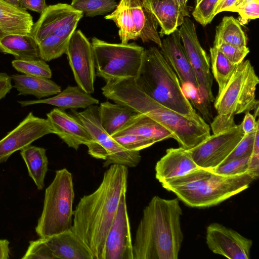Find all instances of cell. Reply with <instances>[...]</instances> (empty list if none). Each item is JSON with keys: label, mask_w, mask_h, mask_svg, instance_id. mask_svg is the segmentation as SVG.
<instances>
[{"label": "cell", "mask_w": 259, "mask_h": 259, "mask_svg": "<svg viewBox=\"0 0 259 259\" xmlns=\"http://www.w3.org/2000/svg\"><path fill=\"white\" fill-rule=\"evenodd\" d=\"M127 168L110 165L98 188L81 197L73 211L71 228L89 248L93 259H103L106 237L120 197L126 193Z\"/></svg>", "instance_id": "obj_1"}, {"label": "cell", "mask_w": 259, "mask_h": 259, "mask_svg": "<svg viewBox=\"0 0 259 259\" xmlns=\"http://www.w3.org/2000/svg\"><path fill=\"white\" fill-rule=\"evenodd\" d=\"M102 91L107 99L157 122L185 150L192 149L210 136V127L198 114L185 115L161 105L140 90L134 78L107 81Z\"/></svg>", "instance_id": "obj_2"}, {"label": "cell", "mask_w": 259, "mask_h": 259, "mask_svg": "<svg viewBox=\"0 0 259 259\" xmlns=\"http://www.w3.org/2000/svg\"><path fill=\"white\" fill-rule=\"evenodd\" d=\"M182 213L178 198L153 196L137 227L134 259H177L183 240Z\"/></svg>", "instance_id": "obj_3"}, {"label": "cell", "mask_w": 259, "mask_h": 259, "mask_svg": "<svg viewBox=\"0 0 259 259\" xmlns=\"http://www.w3.org/2000/svg\"><path fill=\"white\" fill-rule=\"evenodd\" d=\"M253 178L247 172L234 176L218 174L199 167L187 174L165 180L162 186L186 205L196 208L217 205L247 189Z\"/></svg>", "instance_id": "obj_4"}, {"label": "cell", "mask_w": 259, "mask_h": 259, "mask_svg": "<svg viewBox=\"0 0 259 259\" xmlns=\"http://www.w3.org/2000/svg\"><path fill=\"white\" fill-rule=\"evenodd\" d=\"M134 81L140 90L161 105L183 115L197 114L183 93L176 74L156 47L145 49Z\"/></svg>", "instance_id": "obj_5"}, {"label": "cell", "mask_w": 259, "mask_h": 259, "mask_svg": "<svg viewBox=\"0 0 259 259\" xmlns=\"http://www.w3.org/2000/svg\"><path fill=\"white\" fill-rule=\"evenodd\" d=\"M74 196L71 173L66 168L56 170L45 190L42 212L35 228L39 238L46 239L71 228Z\"/></svg>", "instance_id": "obj_6"}, {"label": "cell", "mask_w": 259, "mask_h": 259, "mask_svg": "<svg viewBox=\"0 0 259 259\" xmlns=\"http://www.w3.org/2000/svg\"><path fill=\"white\" fill-rule=\"evenodd\" d=\"M91 44L98 76L106 81L137 77L142 64L143 47L135 43H109L95 37Z\"/></svg>", "instance_id": "obj_7"}, {"label": "cell", "mask_w": 259, "mask_h": 259, "mask_svg": "<svg viewBox=\"0 0 259 259\" xmlns=\"http://www.w3.org/2000/svg\"><path fill=\"white\" fill-rule=\"evenodd\" d=\"M259 83L253 66L249 60L238 64L227 84L214 100L218 114L233 117L254 110L258 115V101L255 91Z\"/></svg>", "instance_id": "obj_8"}, {"label": "cell", "mask_w": 259, "mask_h": 259, "mask_svg": "<svg viewBox=\"0 0 259 259\" xmlns=\"http://www.w3.org/2000/svg\"><path fill=\"white\" fill-rule=\"evenodd\" d=\"M72 112L96 143L89 154L95 158L104 160L103 167L120 164L134 167L138 165L141 159L140 151L126 149L103 129L99 121L98 106L92 105L83 111Z\"/></svg>", "instance_id": "obj_9"}, {"label": "cell", "mask_w": 259, "mask_h": 259, "mask_svg": "<svg viewBox=\"0 0 259 259\" xmlns=\"http://www.w3.org/2000/svg\"><path fill=\"white\" fill-rule=\"evenodd\" d=\"M83 16L70 5L59 3L48 6L33 24L29 34L37 44L50 35L69 40Z\"/></svg>", "instance_id": "obj_10"}, {"label": "cell", "mask_w": 259, "mask_h": 259, "mask_svg": "<svg viewBox=\"0 0 259 259\" xmlns=\"http://www.w3.org/2000/svg\"><path fill=\"white\" fill-rule=\"evenodd\" d=\"M244 136L241 124L236 125L228 130L213 134L189 151L198 167L212 169L222 164Z\"/></svg>", "instance_id": "obj_11"}, {"label": "cell", "mask_w": 259, "mask_h": 259, "mask_svg": "<svg viewBox=\"0 0 259 259\" xmlns=\"http://www.w3.org/2000/svg\"><path fill=\"white\" fill-rule=\"evenodd\" d=\"M179 30L199 89L206 99L210 102H213V78L210 71V58L200 44L195 24L188 17H186Z\"/></svg>", "instance_id": "obj_12"}, {"label": "cell", "mask_w": 259, "mask_h": 259, "mask_svg": "<svg viewBox=\"0 0 259 259\" xmlns=\"http://www.w3.org/2000/svg\"><path fill=\"white\" fill-rule=\"evenodd\" d=\"M65 54L77 85L88 94L93 93L96 72L93 47L80 30L70 37Z\"/></svg>", "instance_id": "obj_13"}, {"label": "cell", "mask_w": 259, "mask_h": 259, "mask_svg": "<svg viewBox=\"0 0 259 259\" xmlns=\"http://www.w3.org/2000/svg\"><path fill=\"white\" fill-rule=\"evenodd\" d=\"M50 134H53V131L47 118L29 112L14 130L0 140V164L6 162L15 152Z\"/></svg>", "instance_id": "obj_14"}, {"label": "cell", "mask_w": 259, "mask_h": 259, "mask_svg": "<svg viewBox=\"0 0 259 259\" xmlns=\"http://www.w3.org/2000/svg\"><path fill=\"white\" fill-rule=\"evenodd\" d=\"M103 259H134L126 193L123 194L106 237Z\"/></svg>", "instance_id": "obj_15"}, {"label": "cell", "mask_w": 259, "mask_h": 259, "mask_svg": "<svg viewBox=\"0 0 259 259\" xmlns=\"http://www.w3.org/2000/svg\"><path fill=\"white\" fill-rule=\"evenodd\" d=\"M206 243L213 253L230 259H249L252 241L237 231L213 223L206 228Z\"/></svg>", "instance_id": "obj_16"}, {"label": "cell", "mask_w": 259, "mask_h": 259, "mask_svg": "<svg viewBox=\"0 0 259 259\" xmlns=\"http://www.w3.org/2000/svg\"><path fill=\"white\" fill-rule=\"evenodd\" d=\"M53 134L58 135L69 147L77 150L81 145L88 147V153L96 143L83 125L72 116L58 108L47 114Z\"/></svg>", "instance_id": "obj_17"}, {"label": "cell", "mask_w": 259, "mask_h": 259, "mask_svg": "<svg viewBox=\"0 0 259 259\" xmlns=\"http://www.w3.org/2000/svg\"><path fill=\"white\" fill-rule=\"evenodd\" d=\"M167 36L161 40L160 52L178 76L181 85L190 84L200 89L182 44L179 29Z\"/></svg>", "instance_id": "obj_18"}, {"label": "cell", "mask_w": 259, "mask_h": 259, "mask_svg": "<svg viewBox=\"0 0 259 259\" xmlns=\"http://www.w3.org/2000/svg\"><path fill=\"white\" fill-rule=\"evenodd\" d=\"M189 150L181 147L170 148L156 163V179L160 182L185 175L199 168Z\"/></svg>", "instance_id": "obj_19"}, {"label": "cell", "mask_w": 259, "mask_h": 259, "mask_svg": "<svg viewBox=\"0 0 259 259\" xmlns=\"http://www.w3.org/2000/svg\"><path fill=\"white\" fill-rule=\"evenodd\" d=\"M45 239L56 259H93L89 248L71 228Z\"/></svg>", "instance_id": "obj_20"}, {"label": "cell", "mask_w": 259, "mask_h": 259, "mask_svg": "<svg viewBox=\"0 0 259 259\" xmlns=\"http://www.w3.org/2000/svg\"><path fill=\"white\" fill-rule=\"evenodd\" d=\"M22 107L36 104H47L64 110L67 109L87 108L99 104V100L77 86H68L55 96L44 99L18 101Z\"/></svg>", "instance_id": "obj_21"}, {"label": "cell", "mask_w": 259, "mask_h": 259, "mask_svg": "<svg viewBox=\"0 0 259 259\" xmlns=\"http://www.w3.org/2000/svg\"><path fill=\"white\" fill-rule=\"evenodd\" d=\"M33 24L26 10L0 0V38L11 34H29Z\"/></svg>", "instance_id": "obj_22"}, {"label": "cell", "mask_w": 259, "mask_h": 259, "mask_svg": "<svg viewBox=\"0 0 259 259\" xmlns=\"http://www.w3.org/2000/svg\"><path fill=\"white\" fill-rule=\"evenodd\" d=\"M160 26V35H168L181 26L184 18L175 0H141Z\"/></svg>", "instance_id": "obj_23"}, {"label": "cell", "mask_w": 259, "mask_h": 259, "mask_svg": "<svg viewBox=\"0 0 259 259\" xmlns=\"http://www.w3.org/2000/svg\"><path fill=\"white\" fill-rule=\"evenodd\" d=\"M131 134L153 140L155 143L173 138L172 134L157 122L142 113H136L112 137Z\"/></svg>", "instance_id": "obj_24"}, {"label": "cell", "mask_w": 259, "mask_h": 259, "mask_svg": "<svg viewBox=\"0 0 259 259\" xmlns=\"http://www.w3.org/2000/svg\"><path fill=\"white\" fill-rule=\"evenodd\" d=\"M132 19L143 42L152 41L160 48L161 39L157 31L158 24L153 15L143 5L141 0H127Z\"/></svg>", "instance_id": "obj_25"}, {"label": "cell", "mask_w": 259, "mask_h": 259, "mask_svg": "<svg viewBox=\"0 0 259 259\" xmlns=\"http://www.w3.org/2000/svg\"><path fill=\"white\" fill-rule=\"evenodd\" d=\"M19 95H32L38 99L55 95L61 91V87L50 78L13 74L11 76Z\"/></svg>", "instance_id": "obj_26"}, {"label": "cell", "mask_w": 259, "mask_h": 259, "mask_svg": "<svg viewBox=\"0 0 259 259\" xmlns=\"http://www.w3.org/2000/svg\"><path fill=\"white\" fill-rule=\"evenodd\" d=\"M0 51L12 55L16 60L39 59L37 44L29 34H11L0 38Z\"/></svg>", "instance_id": "obj_27"}, {"label": "cell", "mask_w": 259, "mask_h": 259, "mask_svg": "<svg viewBox=\"0 0 259 259\" xmlns=\"http://www.w3.org/2000/svg\"><path fill=\"white\" fill-rule=\"evenodd\" d=\"M136 113L130 107L109 101L98 107V116L103 129L110 135L119 130Z\"/></svg>", "instance_id": "obj_28"}, {"label": "cell", "mask_w": 259, "mask_h": 259, "mask_svg": "<svg viewBox=\"0 0 259 259\" xmlns=\"http://www.w3.org/2000/svg\"><path fill=\"white\" fill-rule=\"evenodd\" d=\"M20 155L25 162L29 177L37 189L42 190L45 187V179L48 170V159L46 149L29 145L20 150Z\"/></svg>", "instance_id": "obj_29"}, {"label": "cell", "mask_w": 259, "mask_h": 259, "mask_svg": "<svg viewBox=\"0 0 259 259\" xmlns=\"http://www.w3.org/2000/svg\"><path fill=\"white\" fill-rule=\"evenodd\" d=\"M105 19L112 20L119 28L118 35L122 44L139 38L127 0H120L115 10Z\"/></svg>", "instance_id": "obj_30"}, {"label": "cell", "mask_w": 259, "mask_h": 259, "mask_svg": "<svg viewBox=\"0 0 259 259\" xmlns=\"http://www.w3.org/2000/svg\"><path fill=\"white\" fill-rule=\"evenodd\" d=\"M214 43H224L238 47L247 46V38L238 20L225 16L215 29Z\"/></svg>", "instance_id": "obj_31"}, {"label": "cell", "mask_w": 259, "mask_h": 259, "mask_svg": "<svg viewBox=\"0 0 259 259\" xmlns=\"http://www.w3.org/2000/svg\"><path fill=\"white\" fill-rule=\"evenodd\" d=\"M211 70L220 94L225 87L238 65L232 63L215 46L209 49Z\"/></svg>", "instance_id": "obj_32"}, {"label": "cell", "mask_w": 259, "mask_h": 259, "mask_svg": "<svg viewBox=\"0 0 259 259\" xmlns=\"http://www.w3.org/2000/svg\"><path fill=\"white\" fill-rule=\"evenodd\" d=\"M69 40L50 35L37 43L39 58L50 61L65 54Z\"/></svg>", "instance_id": "obj_33"}, {"label": "cell", "mask_w": 259, "mask_h": 259, "mask_svg": "<svg viewBox=\"0 0 259 259\" xmlns=\"http://www.w3.org/2000/svg\"><path fill=\"white\" fill-rule=\"evenodd\" d=\"M70 5L87 17L105 15L116 8L115 0H71Z\"/></svg>", "instance_id": "obj_34"}, {"label": "cell", "mask_w": 259, "mask_h": 259, "mask_svg": "<svg viewBox=\"0 0 259 259\" xmlns=\"http://www.w3.org/2000/svg\"><path fill=\"white\" fill-rule=\"evenodd\" d=\"M12 66L18 72L24 74L51 78L52 73L49 65L41 59L29 60H14Z\"/></svg>", "instance_id": "obj_35"}, {"label": "cell", "mask_w": 259, "mask_h": 259, "mask_svg": "<svg viewBox=\"0 0 259 259\" xmlns=\"http://www.w3.org/2000/svg\"><path fill=\"white\" fill-rule=\"evenodd\" d=\"M181 88L186 97L203 116V119L208 122L212 119L210 102L204 96L200 89L195 88L190 84H184Z\"/></svg>", "instance_id": "obj_36"}, {"label": "cell", "mask_w": 259, "mask_h": 259, "mask_svg": "<svg viewBox=\"0 0 259 259\" xmlns=\"http://www.w3.org/2000/svg\"><path fill=\"white\" fill-rule=\"evenodd\" d=\"M221 0H201L196 4L192 15L202 26L210 23L215 17L214 10Z\"/></svg>", "instance_id": "obj_37"}, {"label": "cell", "mask_w": 259, "mask_h": 259, "mask_svg": "<svg viewBox=\"0 0 259 259\" xmlns=\"http://www.w3.org/2000/svg\"><path fill=\"white\" fill-rule=\"evenodd\" d=\"M112 138L123 147L130 151H140L155 143L150 139L131 134H123Z\"/></svg>", "instance_id": "obj_38"}, {"label": "cell", "mask_w": 259, "mask_h": 259, "mask_svg": "<svg viewBox=\"0 0 259 259\" xmlns=\"http://www.w3.org/2000/svg\"><path fill=\"white\" fill-rule=\"evenodd\" d=\"M22 259H56L45 239L29 241Z\"/></svg>", "instance_id": "obj_39"}, {"label": "cell", "mask_w": 259, "mask_h": 259, "mask_svg": "<svg viewBox=\"0 0 259 259\" xmlns=\"http://www.w3.org/2000/svg\"><path fill=\"white\" fill-rule=\"evenodd\" d=\"M256 130L250 134L244 135L233 151L222 164L232 160L249 157L253 151Z\"/></svg>", "instance_id": "obj_40"}, {"label": "cell", "mask_w": 259, "mask_h": 259, "mask_svg": "<svg viewBox=\"0 0 259 259\" xmlns=\"http://www.w3.org/2000/svg\"><path fill=\"white\" fill-rule=\"evenodd\" d=\"M249 157L236 159L226 162L211 169L213 172L224 176H234L246 172Z\"/></svg>", "instance_id": "obj_41"}, {"label": "cell", "mask_w": 259, "mask_h": 259, "mask_svg": "<svg viewBox=\"0 0 259 259\" xmlns=\"http://www.w3.org/2000/svg\"><path fill=\"white\" fill-rule=\"evenodd\" d=\"M217 47L233 64L238 65L244 61L249 53V48L246 47H238L224 43H214Z\"/></svg>", "instance_id": "obj_42"}, {"label": "cell", "mask_w": 259, "mask_h": 259, "mask_svg": "<svg viewBox=\"0 0 259 259\" xmlns=\"http://www.w3.org/2000/svg\"><path fill=\"white\" fill-rule=\"evenodd\" d=\"M236 12L240 16V24H246L249 20L259 17V0H243L237 8Z\"/></svg>", "instance_id": "obj_43"}, {"label": "cell", "mask_w": 259, "mask_h": 259, "mask_svg": "<svg viewBox=\"0 0 259 259\" xmlns=\"http://www.w3.org/2000/svg\"><path fill=\"white\" fill-rule=\"evenodd\" d=\"M236 124L234 117L217 115L210 123V127L213 134L228 130Z\"/></svg>", "instance_id": "obj_44"}, {"label": "cell", "mask_w": 259, "mask_h": 259, "mask_svg": "<svg viewBox=\"0 0 259 259\" xmlns=\"http://www.w3.org/2000/svg\"><path fill=\"white\" fill-rule=\"evenodd\" d=\"M19 7L26 11H32L41 14L48 6L46 0H18Z\"/></svg>", "instance_id": "obj_45"}, {"label": "cell", "mask_w": 259, "mask_h": 259, "mask_svg": "<svg viewBox=\"0 0 259 259\" xmlns=\"http://www.w3.org/2000/svg\"><path fill=\"white\" fill-rule=\"evenodd\" d=\"M245 114L241 124L244 135H246L255 131L259 126V123L258 120H256V117L249 112H247Z\"/></svg>", "instance_id": "obj_46"}, {"label": "cell", "mask_w": 259, "mask_h": 259, "mask_svg": "<svg viewBox=\"0 0 259 259\" xmlns=\"http://www.w3.org/2000/svg\"><path fill=\"white\" fill-rule=\"evenodd\" d=\"M243 0H221L217 6L214 15L224 12L229 11L236 12V10Z\"/></svg>", "instance_id": "obj_47"}, {"label": "cell", "mask_w": 259, "mask_h": 259, "mask_svg": "<svg viewBox=\"0 0 259 259\" xmlns=\"http://www.w3.org/2000/svg\"><path fill=\"white\" fill-rule=\"evenodd\" d=\"M247 172L254 180L259 176V153H252L249 156Z\"/></svg>", "instance_id": "obj_48"}, {"label": "cell", "mask_w": 259, "mask_h": 259, "mask_svg": "<svg viewBox=\"0 0 259 259\" xmlns=\"http://www.w3.org/2000/svg\"><path fill=\"white\" fill-rule=\"evenodd\" d=\"M11 76L5 72H0V100L5 98L12 89Z\"/></svg>", "instance_id": "obj_49"}, {"label": "cell", "mask_w": 259, "mask_h": 259, "mask_svg": "<svg viewBox=\"0 0 259 259\" xmlns=\"http://www.w3.org/2000/svg\"><path fill=\"white\" fill-rule=\"evenodd\" d=\"M10 242L7 239H0V259L10 258Z\"/></svg>", "instance_id": "obj_50"}, {"label": "cell", "mask_w": 259, "mask_h": 259, "mask_svg": "<svg viewBox=\"0 0 259 259\" xmlns=\"http://www.w3.org/2000/svg\"><path fill=\"white\" fill-rule=\"evenodd\" d=\"M179 8L182 16L183 18L189 16L187 4L188 0H175Z\"/></svg>", "instance_id": "obj_51"}, {"label": "cell", "mask_w": 259, "mask_h": 259, "mask_svg": "<svg viewBox=\"0 0 259 259\" xmlns=\"http://www.w3.org/2000/svg\"><path fill=\"white\" fill-rule=\"evenodd\" d=\"M2 1L10 3L11 4H12L13 5L19 7L18 0H2Z\"/></svg>", "instance_id": "obj_52"}, {"label": "cell", "mask_w": 259, "mask_h": 259, "mask_svg": "<svg viewBox=\"0 0 259 259\" xmlns=\"http://www.w3.org/2000/svg\"><path fill=\"white\" fill-rule=\"evenodd\" d=\"M201 0H196V3L197 4L199 2H200Z\"/></svg>", "instance_id": "obj_53"}]
</instances>
